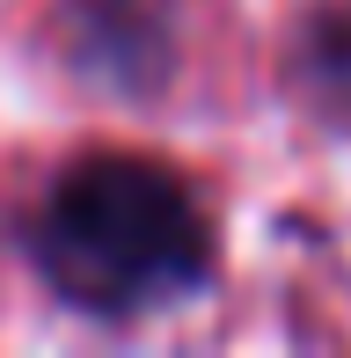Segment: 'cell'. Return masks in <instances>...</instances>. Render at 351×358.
Segmentation results:
<instances>
[{
    "mask_svg": "<svg viewBox=\"0 0 351 358\" xmlns=\"http://www.w3.org/2000/svg\"><path fill=\"white\" fill-rule=\"evenodd\" d=\"M37 264L81 315H154L205 285L213 234L169 169L132 154L73 161L37 220Z\"/></svg>",
    "mask_w": 351,
    "mask_h": 358,
    "instance_id": "cell-1",
    "label": "cell"
},
{
    "mask_svg": "<svg viewBox=\"0 0 351 358\" xmlns=\"http://www.w3.org/2000/svg\"><path fill=\"white\" fill-rule=\"evenodd\" d=\"M81 29V73L110 88H154L176 59V8L169 0H73L66 15Z\"/></svg>",
    "mask_w": 351,
    "mask_h": 358,
    "instance_id": "cell-2",
    "label": "cell"
},
{
    "mask_svg": "<svg viewBox=\"0 0 351 358\" xmlns=\"http://www.w3.org/2000/svg\"><path fill=\"white\" fill-rule=\"evenodd\" d=\"M293 66H300V88H308L322 110L351 117V8H322L308 29H300Z\"/></svg>",
    "mask_w": 351,
    "mask_h": 358,
    "instance_id": "cell-3",
    "label": "cell"
}]
</instances>
